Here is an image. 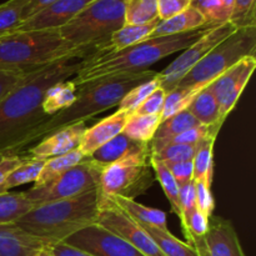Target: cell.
I'll return each mask as SVG.
<instances>
[{"instance_id":"40","label":"cell","mask_w":256,"mask_h":256,"mask_svg":"<svg viewBox=\"0 0 256 256\" xmlns=\"http://www.w3.org/2000/svg\"><path fill=\"white\" fill-rule=\"evenodd\" d=\"M209 219L210 218L205 216L195 208L180 220L182 232H184L188 242H192L195 238H202L206 234L209 230Z\"/></svg>"},{"instance_id":"36","label":"cell","mask_w":256,"mask_h":256,"mask_svg":"<svg viewBox=\"0 0 256 256\" xmlns=\"http://www.w3.org/2000/svg\"><path fill=\"white\" fill-rule=\"evenodd\" d=\"M160 88V80L158 78V75L152 79L148 80V82H142L138 86H135L134 89L130 90L128 94H125V96L122 98V102H119L118 108L119 110H125V112H132V110L140 104V102H144L152 92Z\"/></svg>"},{"instance_id":"5","label":"cell","mask_w":256,"mask_h":256,"mask_svg":"<svg viewBox=\"0 0 256 256\" xmlns=\"http://www.w3.org/2000/svg\"><path fill=\"white\" fill-rule=\"evenodd\" d=\"M95 52L72 48L58 29L14 32L0 38V68L34 70L65 59H85Z\"/></svg>"},{"instance_id":"18","label":"cell","mask_w":256,"mask_h":256,"mask_svg":"<svg viewBox=\"0 0 256 256\" xmlns=\"http://www.w3.org/2000/svg\"><path fill=\"white\" fill-rule=\"evenodd\" d=\"M50 246L16 224H0V256H35Z\"/></svg>"},{"instance_id":"31","label":"cell","mask_w":256,"mask_h":256,"mask_svg":"<svg viewBox=\"0 0 256 256\" xmlns=\"http://www.w3.org/2000/svg\"><path fill=\"white\" fill-rule=\"evenodd\" d=\"M125 24H146L158 16V0H124Z\"/></svg>"},{"instance_id":"39","label":"cell","mask_w":256,"mask_h":256,"mask_svg":"<svg viewBox=\"0 0 256 256\" xmlns=\"http://www.w3.org/2000/svg\"><path fill=\"white\" fill-rule=\"evenodd\" d=\"M195 150H196V145H168L158 152H150V160L159 162H186V160L194 159Z\"/></svg>"},{"instance_id":"41","label":"cell","mask_w":256,"mask_h":256,"mask_svg":"<svg viewBox=\"0 0 256 256\" xmlns=\"http://www.w3.org/2000/svg\"><path fill=\"white\" fill-rule=\"evenodd\" d=\"M22 24V8L10 0L0 5V38L12 34Z\"/></svg>"},{"instance_id":"3","label":"cell","mask_w":256,"mask_h":256,"mask_svg":"<svg viewBox=\"0 0 256 256\" xmlns=\"http://www.w3.org/2000/svg\"><path fill=\"white\" fill-rule=\"evenodd\" d=\"M156 75L158 72L155 70H146L142 72H132V74H122L106 79L95 80L82 85L78 88L76 99L70 106L60 110L28 134L22 142L20 152L36 140L44 139L45 136L58 130L64 129L76 122H85L110 108L118 106L125 94Z\"/></svg>"},{"instance_id":"33","label":"cell","mask_w":256,"mask_h":256,"mask_svg":"<svg viewBox=\"0 0 256 256\" xmlns=\"http://www.w3.org/2000/svg\"><path fill=\"white\" fill-rule=\"evenodd\" d=\"M150 166H152V169L154 170L155 179L160 182L162 190H164L165 196H166V199L169 200L172 212L179 216L180 214L179 185H178L176 180L174 179V176H172V172H169V169L165 166L164 162L150 160Z\"/></svg>"},{"instance_id":"50","label":"cell","mask_w":256,"mask_h":256,"mask_svg":"<svg viewBox=\"0 0 256 256\" xmlns=\"http://www.w3.org/2000/svg\"><path fill=\"white\" fill-rule=\"evenodd\" d=\"M222 4V6H224V9L226 10V12L229 14V16L232 15V8H234V2L235 0H220Z\"/></svg>"},{"instance_id":"48","label":"cell","mask_w":256,"mask_h":256,"mask_svg":"<svg viewBox=\"0 0 256 256\" xmlns=\"http://www.w3.org/2000/svg\"><path fill=\"white\" fill-rule=\"evenodd\" d=\"M50 252L52 256H94L86 252L72 248L65 242H58V244L50 245Z\"/></svg>"},{"instance_id":"20","label":"cell","mask_w":256,"mask_h":256,"mask_svg":"<svg viewBox=\"0 0 256 256\" xmlns=\"http://www.w3.org/2000/svg\"><path fill=\"white\" fill-rule=\"evenodd\" d=\"M146 148H149V144L135 142V140L126 136L124 132H120L114 139L109 140L102 146L95 150L90 155L89 159L105 168L108 165L112 164V162H118V160L122 159L126 155L132 154V152H140V150L146 149Z\"/></svg>"},{"instance_id":"2","label":"cell","mask_w":256,"mask_h":256,"mask_svg":"<svg viewBox=\"0 0 256 256\" xmlns=\"http://www.w3.org/2000/svg\"><path fill=\"white\" fill-rule=\"evenodd\" d=\"M209 28L212 26H204L182 34L148 38L144 42H138L120 52L90 55L82 59V68L72 82L79 88L95 80L146 72L155 62L174 52L186 49Z\"/></svg>"},{"instance_id":"38","label":"cell","mask_w":256,"mask_h":256,"mask_svg":"<svg viewBox=\"0 0 256 256\" xmlns=\"http://www.w3.org/2000/svg\"><path fill=\"white\" fill-rule=\"evenodd\" d=\"M229 22L236 29L256 28V0H235Z\"/></svg>"},{"instance_id":"16","label":"cell","mask_w":256,"mask_h":256,"mask_svg":"<svg viewBox=\"0 0 256 256\" xmlns=\"http://www.w3.org/2000/svg\"><path fill=\"white\" fill-rule=\"evenodd\" d=\"M86 125L84 122L69 125L40 140L35 146L24 152V159L48 160L78 149Z\"/></svg>"},{"instance_id":"15","label":"cell","mask_w":256,"mask_h":256,"mask_svg":"<svg viewBox=\"0 0 256 256\" xmlns=\"http://www.w3.org/2000/svg\"><path fill=\"white\" fill-rule=\"evenodd\" d=\"M94 0H56L29 18L15 32L62 29Z\"/></svg>"},{"instance_id":"24","label":"cell","mask_w":256,"mask_h":256,"mask_svg":"<svg viewBox=\"0 0 256 256\" xmlns=\"http://www.w3.org/2000/svg\"><path fill=\"white\" fill-rule=\"evenodd\" d=\"M140 225L144 228L145 232L149 234L164 256H199L194 248L190 246L188 242L178 239L169 230H162L145 224Z\"/></svg>"},{"instance_id":"47","label":"cell","mask_w":256,"mask_h":256,"mask_svg":"<svg viewBox=\"0 0 256 256\" xmlns=\"http://www.w3.org/2000/svg\"><path fill=\"white\" fill-rule=\"evenodd\" d=\"M24 158L22 155H12V156H4L0 160V184L6 179L8 175L16 169L19 165L24 162Z\"/></svg>"},{"instance_id":"30","label":"cell","mask_w":256,"mask_h":256,"mask_svg":"<svg viewBox=\"0 0 256 256\" xmlns=\"http://www.w3.org/2000/svg\"><path fill=\"white\" fill-rule=\"evenodd\" d=\"M200 122L192 116L189 112V110L185 109L168 119L162 120L156 132L154 135L152 140H166L172 136L182 134L186 130L192 129V128L200 126Z\"/></svg>"},{"instance_id":"1","label":"cell","mask_w":256,"mask_h":256,"mask_svg":"<svg viewBox=\"0 0 256 256\" xmlns=\"http://www.w3.org/2000/svg\"><path fill=\"white\" fill-rule=\"evenodd\" d=\"M82 60L65 59L30 70L26 79L0 102V154L19 155L30 132L50 116L42 110L45 92L52 85L69 80Z\"/></svg>"},{"instance_id":"25","label":"cell","mask_w":256,"mask_h":256,"mask_svg":"<svg viewBox=\"0 0 256 256\" xmlns=\"http://www.w3.org/2000/svg\"><path fill=\"white\" fill-rule=\"evenodd\" d=\"M190 114L202 125H222L219 122V104L209 86L200 90L188 106Z\"/></svg>"},{"instance_id":"14","label":"cell","mask_w":256,"mask_h":256,"mask_svg":"<svg viewBox=\"0 0 256 256\" xmlns=\"http://www.w3.org/2000/svg\"><path fill=\"white\" fill-rule=\"evenodd\" d=\"M188 244L199 256H246L232 222L220 216H210L206 234Z\"/></svg>"},{"instance_id":"34","label":"cell","mask_w":256,"mask_h":256,"mask_svg":"<svg viewBox=\"0 0 256 256\" xmlns=\"http://www.w3.org/2000/svg\"><path fill=\"white\" fill-rule=\"evenodd\" d=\"M198 92H199L182 89V88H174L172 90L168 92L166 95H165L162 114H160L162 122L168 119V118L172 116V115L178 114V112H182V110L188 109L189 104Z\"/></svg>"},{"instance_id":"45","label":"cell","mask_w":256,"mask_h":256,"mask_svg":"<svg viewBox=\"0 0 256 256\" xmlns=\"http://www.w3.org/2000/svg\"><path fill=\"white\" fill-rule=\"evenodd\" d=\"M165 166L169 169L174 179L176 180L178 185L188 184L192 180V160H186V162H164Z\"/></svg>"},{"instance_id":"23","label":"cell","mask_w":256,"mask_h":256,"mask_svg":"<svg viewBox=\"0 0 256 256\" xmlns=\"http://www.w3.org/2000/svg\"><path fill=\"white\" fill-rule=\"evenodd\" d=\"M78 86L72 80H64L52 85L45 92L42 110L48 116H52L60 110L70 106L76 99Z\"/></svg>"},{"instance_id":"32","label":"cell","mask_w":256,"mask_h":256,"mask_svg":"<svg viewBox=\"0 0 256 256\" xmlns=\"http://www.w3.org/2000/svg\"><path fill=\"white\" fill-rule=\"evenodd\" d=\"M216 138L218 134H210L199 144H196V150L192 159V180L194 182L202 180L209 172V170L214 169L212 152H214Z\"/></svg>"},{"instance_id":"9","label":"cell","mask_w":256,"mask_h":256,"mask_svg":"<svg viewBox=\"0 0 256 256\" xmlns=\"http://www.w3.org/2000/svg\"><path fill=\"white\" fill-rule=\"evenodd\" d=\"M102 170L104 166L85 158L52 182L42 186H32L28 192H24V195L34 208L80 196L99 188Z\"/></svg>"},{"instance_id":"52","label":"cell","mask_w":256,"mask_h":256,"mask_svg":"<svg viewBox=\"0 0 256 256\" xmlns=\"http://www.w3.org/2000/svg\"><path fill=\"white\" fill-rule=\"evenodd\" d=\"M4 156H5V155H2V154H0V160H2V158H4Z\"/></svg>"},{"instance_id":"21","label":"cell","mask_w":256,"mask_h":256,"mask_svg":"<svg viewBox=\"0 0 256 256\" xmlns=\"http://www.w3.org/2000/svg\"><path fill=\"white\" fill-rule=\"evenodd\" d=\"M204 26H208V25L202 12L195 9L194 6H189L186 10L170 18V19L160 20L150 38L182 34V32H192V30H196Z\"/></svg>"},{"instance_id":"43","label":"cell","mask_w":256,"mask_h":256,"mask_svg":"<svg viewBox=\"0 0 256 256\" xmlns=\"http://www.w3.org/2000/svg\"><path fill=\"white\" fill-rule=\"evenodd\" d=\"M165 95L166 92L162 88H158L155 92H152L146 99L142 102H140L134 110L132 115H155L162 114V105H164Z\"/></svg>"},{"instance_id":"10","label":"cell","mask_w":256,"mask_h":256,"mask_svg":"<svg viewBox=\"0 0 256 256\" xmlns=\"http://www.w3.org/2000/svg\"><path fill=\"white\" fill-rule=\"evenodd\" d=\"M236 30V28L230 22L209 28L196 42L184 50L180 56L172 62H170L162 72H158L160 80V88L165 92H170L178 85V82L200 62L204 59L215 46L220 44L222 40L226 39L229 35Z\"/></svg>"},{"instance_id":"12","label":"cell","mask_w":256,"mask_h":256,"mask_svg":"<svg viewBox=\"0 0 256 256\" xmlns=\"http://www.w3.org/2000/svg\"><path fill=\"white\" fill-rule=\"evenodd\" d=\"M256 68V56L244 58L234 66L220 75L215 82L209 85L210 92L219 104V122L224 124L226 118L236 105L240 95L246 88L252 72Z\"/></svg>"},{"instance_id":"22","label":"cell","mask_w":256,"mask_h":256,"mask_svg":"<svg viewBox=\"0 0 256 256\" xmlns=\"http://www.w3.org/2000/svg\"><path fill=\"white\" fill-rule=\"evenodd\" d=\"M112 202L119 205L122 210L128 212L132 219L136 220L139 224L150 225V226L159 228V229L168 230L166 214L159 209L145 206L140 202H135L134 199L122 196H109Z\"/></svg>"},{"instance_id":"28","label":"cell","mask_w":256,"mask_h":256,"mask_svg":"<svg viewBox=\"0 0 256 256\" xmlns=\"http://www.w3.org/2000/svg\"><path fill=\"white\" fill-rule=\"evenodd\" d=\"M24 192L0 194V224H14L32 209Z\"/></svg>"},{"instance_id":"19","label":"cell","mask_w":256,"mask_h":256,"mask_svg":"<svg viewBox=\"0 0 256 256\" xmlns=\"http://www.w3.org/2000/svg\"><path fill=\"white\" fill-rule=\"evenodd\" d=\"M159 22L160 19H155L152 22H146V24H124L112 35L109 42L100 52L92 55L120 52V50L132 46L138 42H144L148 38H150V35L152 34Z\"/></svg>"},{"instance_id":"29","label":"cell","mask_w":256,"mask_h":256,"mask_svg":"<svg viewBox=\"0 0 256 256\" xmlns=\"http://www.w3.org/2000/svg\"><path fill=\"white\" fill-rule=\"evenodd\" d=\"M45 160L36 159H25L22 165L12 170L6 179L0 184V194L8 192L12 188L20 186V185L28 184V182H35L42 172Z\"/></svg>"},{"instance_id":"27","label":"cell","mask_w":256,"mask_h":256,"mask_svg":"<svg viewBox=\"0 0 256 256\" xmlns=\"http://www.w3.org/2000/svg\"><path fill=\"white\" fill-rule=\"evenodd\" d=\"M84 159L85 156L82 155V152L79 149H75L68 154L45 160L44 166H42V172L35 182L34 186H42V185L52 182L58 176H60L62 172H65L68 169H70Z\"/></svg>"},{"instance_id":"35","label":"cell","mask_w":256,"mask_h":256,"mask_svg":"<svg viewBox=\"0 0 256 256\" xmlns=\"http://www.w3.org/2000/svg\"><path fill=\"white\" fill-rule=\"evenodd\" d=\"M214 169L209 170L202 180L195 182V208L205 216L210 218L215 209V202L212 194V182Z\"/></svg>"},{"instance_id":"42","label":"cell","mask_w":256,"mask_h":256,"mask_svg":"<svg viewBox=\"0 0 256 256\" xmlns=\"http://www.w3.org/2000/svg\"><path fill=\"white\" fill-rule=\"evenodd\" d=\"M29 72L30 70L0 68V102L26 79Z\"/></svg>"},{"instance_id":"4","label":"cell","mask_w":256,"mask_h":256,"mask_svg":"<svg viewBox=\"0 0 256 256\" xmlns=\"http://www.w3.org/2000/svg\"><path fill=\"white\" fill-rule=\"evenodd\" d=\"M100 189L80 196L39 205L15 224L49 245L62 242L75 232L96 224Z\"/></svg>"},{"instance_id":"8","label":"cell","mask_w":256,"mask_h":256,"mask_svg":"<svg viewBox=\"0 0 256 256\" xmlns=\"http://www.w3.org/2000/svg\"><path fill=\"white\" fill-rule=\"evenodd\" d=\"M149 159L150 149L146 148L105 166L100 178V194L129 199L145 194L155 182Z\"/></svg>"},{"instance_id":"37","label":"cell","mask_w":256,"mask_h":256,"mask_svg":"<svg viewBox=\"0 0 256 256\" xmlns=\"http://www.w3.org/2000/svg\"><path fill=\"white\" fill-rule=\"evenodd\" d=\"M192 6L202 12L208 26H216L230 19L220 0H192Z\"/></svg>"},{"instance_id":"11","label":"cell","mask_w":256,"mask_h":256,"mask_svg":"<svg viewBox=\"0 0 256 256\" xmlns=\"http://www.w3.org/2000/svg\"><path fill=\"white\" fill-rule=\"evenodd\" d=\"M96 224L124 239L145 256H164L144 228L115 204L112 198L100 195Z\"/></svg>"},{"instance_id":"6","label":"cell","mask_w":256,"mask_h":256,"mask_svg":"<svg viewBox=\"0 0 256 256\" xmlns=\"http://www.w3.org/2000/svg\"><path fill=\"white\" fill-rule=\"evenodd\" d=\"M124 24V0H94L59 32L70 46L98 52Z\"/></svg>"},{"instance_id":"51","label":"cell","mask_w":256,"mask_h":256,"mask_svg":"<svg viewBox=\"0 0 256 256\" xmlns=\"http://www.w3.org/2000/svg\"><path fill=\"white\" fill-rule=\"evenodd\" d=\"M35 256H52V252H50V246L45 248L44 250H42V252H38V254L35 255Z\"/></svg>"},{"instance_id":"46","label":"cell","mask_w":256,"mask_h":256,"mask_svg":"<svg viewBox=\"0 0 256 256\" xmlns=\"http://www.w3.org/2000/svg\"><path fill=\"white\" fill-rule=\"evenodd\" d=\"M179 204L180 214L179 219L182 220L192 209H195V182L192 180L188 184L179 186Z\"/></svg>"},{"instance_id":"13","label":"cell","mask_w":256,"mask_h":256,"mask_svg":"<svg viewBox=\"0 0 256 256\" xmlns=\"http://www.w3.org/2000/svg\"><path fill=\"white\" fill-rule=\"evenodd\" d=\"M65 244L94 256H145L114 232L92 224L68 238Z\"/></svg>"},{"instance_id":"44","label":"cell","mask_w":256,"mask_h":256,"mask_svg":"<svg viewBox=\"0 0 256 256\" xmlns=\"http://www.w3.org/2000/svg\"><path fill=\"white\" fill-rule=\"evenodd\" d=\"M192 6V0H158V16L166 20Z\"/></svg>"},{"instance_id":"26","label":"cell","mask_w":256,"mask_h":256,"mask_svg":"<svg viewBox=\"0 0 256 256\" xmlns=\"http://www.w3.org/2000/svg\"><path fill=\"white\" fill-rule=\"evenodd\" d=\"M162 122L160 114L155 115H132L125 124L124 132L135 142L149 144Z\"/></svg>"},{"instance_id":"17","label":"cell","mask_w":256,"mask_h":256,"mask_svg":"<svg viewBox=\"0 0 256 256\" xmlns=\"http://www.w3.org/2000/svg\"><path fill=\"white\" fill-rule=\"evenodd\" d=\"M130 116H132L130 112L118 110L114 114L100 120L94 126L86 128L78 149L82 152L85 158H89L95 150L102 146L105 142L114 139L116 135L122 132L125 124Z\"/></svg>"},{"instance_id":"49","label":"cell","mask_w":256,"mask_h":256,"mask_svg":"<svg viewBox=\"0 0 256 256\" xmlns=\"http://www.w3.org/2000/svg\"><path fill=\"white\" fill-rule=\"evenodd\" d=\"M54 2H56V0H32L29 4H26L22 9V22L29 18L34 16L36 12H39L40 10L46 8L48 5L52 4Z\"/></svg>"},{"instance_id":"7","label":"cell","mask_w":256,"mask_h":256,"mask_svg":"<svg viewBox=\"0 0 256 256\" xmlns=\"http://www.w3.org/2000/svg\"><path fill=\"white\" fill-rule=\"evenodd\" d=\"M256 28L236 29L200 60L175 88L200 92L244 58L255 55Z\"/></svg>"}]
</instances>
